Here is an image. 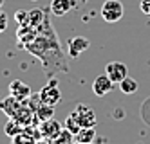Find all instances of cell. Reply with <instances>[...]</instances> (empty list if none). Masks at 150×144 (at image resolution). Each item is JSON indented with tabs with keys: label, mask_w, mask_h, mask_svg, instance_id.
<instances>
[{
	"label": "cell",
	"mask_w": 150,
	"mask_h": 144,
	"mask_svg": "<svg viewBox=\"0 0 150 144\" xmlns=\"http://www.w3.org/2000/svg\"><path fill=\"white\" fill-rule=\"evenodd\" d=\"M112 90H114V81H112L107 74L98 76V77L94 79V83H92V92L98 96V97H103V96H107V94H110Z\"/></svg>",
	"instance_id": "52a82bcc"
},
{
	"label": "cell",
	"mask_w": 150,
	"mask_h": 144,
	"mask_svg": "<svg viewBox=\"0 0 150 144\" xmlns=\"http://www.w3.org/2000/svg\"><path fill=\"white\" fill-rule=\"evenodd\" d=\"M16 22H18V25H29V11H16Z\"/></svg>",
	"instance_id": "ac0fdd59"
},
{
	"label": "cell",
	"mask_w": 150,
	"mask_h": 144,
	"mask_svg": "<svg viewBox=\"0 0 150 144\" xmlns=\"http://www.w3.org/2000/svg\"><path fill=\"white\" fill-rule=\"evenodd\" d=\"M45 13H44V9H33V11H29V25H33L36 29L42 27V24H45Z\"/></svg>",
	"instance_id": "5bb4252c"
},
{
	"label": "cell",
	"mask_w": 150,
	"mask_h": 144,
	"mask_svg": "<svg viewBox=\"0 0 150 144\" xmlns=\"http://www.w3.org/2000/svg\"><path fill=\"white\" fill-rule=\"evenodd\" d=\"M20 106H22V101L15 99L13 96H9L7 99H4V101L0 103V110H2L7 117H15V114L20 110Z\"/></svg>",
	"instance_id": "30bf717a"
},
{
	"label": "cell",
	"mask_w": 150,
	"mask_h": 144,
	"mask_svg": "<svg viewBox=\"0 0 150 144\" xmlns=\"http://www.w3.org/2000/svg\"><path fill=\"white\" fill-rule=\"evenodd\" d=\"M38 131H40V137L42 139H47V140L52 142L63 131V126H62L60 121H56L54 117H51V119L42 121L40 126H38Z\"/></svg>",
	"instance_id": "3957f363"
},
{
	"label": "cell",
	"mask_w": 150,
	"mask_h": 144,
	"mask_svg": "<svg viewBox=\"0 0 150 144\" xmlns=\"http://www.w3.org/2000/svg\"><path fill=\"white\" fill-rule=\"evenodd\" d=\"M36 144H51V140H47V139H44V140H38Z\"/></svg>",
	"instance_id": "44dd1931"
},
{
	"label": "cell",
	"mask_w": 150,
	"mask_h": 144,
	"mask_svg": "<svg viewBox=\"0 0 150 144\" xmlns=\"http://www.w3.org/2000/svg\"><path fill=\"white\" fill-rule=\"evenodd\" d=\"M120 90H121L123 94H134V92L137 90V81L134 79V77L127 76L125 79L120 83Z\"/></svg>",
	"instance_id": "2e32d148"
},
{
	"label": "cell",
	"mask_w": 150,
	"mask_h": 144,
	"mask_svg": "<svg viewBox=\"0 0 150 144\" xmlns=\"http://www.w3.org/2000/svg\"><path fill=\"white\" fill-rule=\"evenodd\" d=\"M27 126H24L20 121H16L15 117H9V121H7V124H6V128H4V131H6V135L7 137H15V135H18L20 131H24Z\"/></svg>",
	"instance_id": "4fadbf2b"
},
{
	"label": "cell",
	"mask_w": 150,
	"mask_h": 144,
	"mask_svg": "<svg viewBox=\"0 0 150 144\" xmlns=\"http://www.w3.org/2000/svg\"><path fill=\"white\" fill-rule=\"evenodd\" d=\"M65 130H69L72 135H76L78 131L81 130V126H80V123L76 121V117H74L72 114H69L67 115V121H65Z\"/></svg>",
	"instance_id": "e0dca14e"
},
{
	"label": "cell",
	"mask_w": 150,
	"mask_h": 144,
	"mask_svg": "<svg viewBox=\"0 0 150 144\" xmlns=\"http://www.w3.org/2000/svg\"><path fill=\"white\" fill-rule=\"evenodd\" d=\"M101 18L105 22H109V24H116V22H120L125 15V7L120 0H105L103 6H101Z\"/></svg>",
	"instance_id": "6da1fadb"
},
{
	"label": "cell",
	"mask_w": 150,
	"mask_h": 144,
	"mask_svg": "<svg viewBox=\"0 0 150 144\" xmlns=\"http://www.w3.org/2000/svg\"><path fill=\"white\" fill-rule=\"evenodd\" d=\"M94 139H96V130H94V126L81 128L78 133L74 135V140L80 142V144H91V142H94Z\"/></svg>",
	"instance_id": "7c38bea8"
},
{
	"label": "cell",
	"mask_w": 150,
	"mask_h": 144,
	"mask_svg": "<svg viewBox=\"0 0 150 144\" xmlns=\"http://www.w3.org/2000/svg\"><path fill=\"white\" fill-rule=\"evenodd\" d=\"M89 47H91L89 38H85V36H74L69 41V58L71 60H78Z\"/></svg>",
	"instance_id": "8992f818"
},
{
	"label": "cell",
	"mask_w": 150,
	"mask_h": 144,
	"mask_svg": "<svg viewBox=\"0 0 150 144\" xmlns=\"http://www.w3.org/2000/svg\"><path fill=\"white\" fill-rule=\"evenodd\" d=\"M72 115L76 117V121L80 123L81 128H89V126H96L98 119H96V114L91 106H85V105H80L76 106V110L72 112Z\"/></svg>",
	"instance_id": "277c9868"
},
{
	"label": "cell",
	"mask_w": 150,
	"mask_h": 144,
	"mask_svg": "<svg viewBox=\"0 0 150 144\" xmlns=\"http://www.w3.org/2000/svg\"><path fill=\"white\" fill-rule=\"evenodd\" d=\"M38 97H40L42 103L51 105V106H56L62 101V92H60V88H58V81L56 79H51L45 86H42Z\"/></svg>",
	"instance_id": "7a4b0ae2"
},
{
	"label": "cell",
	"mask_w": 150,
	"mask_h": 144,
	"mask_svg": "<svg viewBox=\"0 0 150 144\" xmlns=\"http://www.w3.org/2000/svg\"><path fill=\"white\" fill-rule=\"evenodd\" d=\"M78 144H80V142H78ZM91 144H92V142H91Z\"/></svg>",
	"instance_id": "603a6c76"
},
{
	"label": "cell",
	"mask_w": 150,
	"mask_h": 144,
	"mask_svg": "<svg viewBox=\"0 0 150 144\" xmlns=\"http://www.w3.org/2000/svg\"><path fill=\"white\" fill-rule=\"evenodd\" d=\"M36 119H40V121H45V119H51L52 115H54V106H51V105H45V103H38V106H36Z\"/></svg>",
	"instance_id": "9a60e30c"
},
{
	"label": "cell",
	"mask_w": 150,
	"mask_h": 144,
	"mask_svg": "<svg viewBox=\"0 0 150 144\" xmlns=\"http://www.w3.org/2000/svg\"><path fill=\"white\" fill-rule=\"evenodd\" d=\"M71 9H72L71 0H52L51 2V11L54 16H65Z\"/></svg>",
	"instance_id": "8fae6325"
},
{
	"label": "cell",
	"mask_w": 150,
	"mask_h": 144,
	"mask_svg": "<svg viewBox=\"0 0 150 144\" xmlns=\"http://www.w3.org/2000/svg\"><path fill=\"white\" fill-rule=\"evenodd\" d=\"M40 137V131H33V128L27 126L24 131L13 137V144H36Z\"/></svg>",
	"instance_id": "9c48e42d"
},
{
	"label": "cell",
	"mask_w": 150,
	"mask_h": 144,
	"mask_svg": "<svg viewBox=\"0 0 150 144\" xmlns=\"http://www.w3.org/2000/svg\"><path fill=\"white\" fill-rule=\"evenodd\" d=\"M105 74L109 76L114 83L120 85L128 76V69H127V65L121 63V61H110V63H107V67H105Z\"/></svg>",
	"instance_id": "5b68a950"
},
{
	"label": "cell",
	"mask_w": 150,
	"mask_h": 144,
	"mask_svg": "<svg viewBox=\"0 0 150 144\" xmlns=\"http://www.w3.org/2000/svg\"><path fill=\"white\" fill-rule=\"evenodd\" d=\"M9 94H11L15 99H18V101H25V99L31 96V86L25 85L24 81L20 79H13L11 83H9Z\"/></svg>",
	"instance_id": "ba28073f"
},
{
	"label": "cell",
	"mask_w": 150,
	"mask_h": 144,
	"mask_svg": "<svg viewBox=\"0 0 150 144\" xmlns=\"http://www.w3.org/2000/svg\"><path fill=\"white\" fill-rule=\"evenodd\" d=\"M7 24H9V18H7V15L4 13L2 9H0V32H4V31L7 29Z\"/></svg>",
	"instance_id": "d6986e66"
},
{
	"label": "cell",
	"mask_w": 150,
	"mask_h": 144,
	"mask_svg": "<svg viewBox=\"0 0 150 144\" xmlns=\"http://www.w3.org/2000/svg\"><path fill=\"white\" fill-rule=\"evenodd\" d=\"M4 2H6V0H0V9H2V6H4Z\"/></svg>",
	"instance_id": "7402d4cb"
},
{
	"label": "cell",
	"mask_w": 150,
	"mask_h": 144,
	"mask_svg": "<svg viewBox=\"0 0 150 144\" xmlns=\"http://www.w3.org/2000/svg\"><path fill=\"white\" fill-rule=\"evenodd\" d=\"M139 9H141L145 15L150 16V0H141V4H139Z\"/></svg>",
	"instance_id": "ffe728a7"
}]
</instances>
